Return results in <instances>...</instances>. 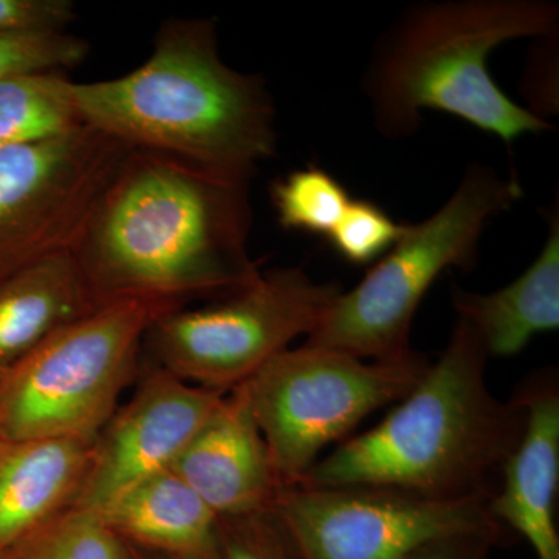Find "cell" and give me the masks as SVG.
Here are the masks:
<instances>
[{
    "instance_id": "8992f818",
    "label": "cell",
    "mask_w": 559,
    "mask_h": 559,
    "mask_svg": "<svg viewBox=\"0 0 559 559\" xmlns=\"http://www.w3.org/2000/svg\"><path fill=\"white\" fill-rule=\"evenodd\" d=\"M179 308L119 300L53 331L0 377V439L97 440L138 371L150 326Z\"/></svg>"
},
{
    "instance_id": "ffe728a7",
    "label": "cell",
    "mask_w": 559,
    "mask_h": 559,
    "mask_svg": "<svg viewBox=\"0 0 559 559\" xmlns=\"http://www.w3.org/2000/svg\"><path fill=\"white\" fill-rule=\"evenodd\" d=\"M0 559H124V550L97 511L70 507Z\"/></svg>"
},
{
    "instance_id": "7c38bea8",
    "label": "cell",
    "mask_w": 559,
    "mask_h": 559,
    "mask_svg": "<svg viewBox=\"0 0 559 559\" xmlns=\"http://www.w3.org/2000/svg\"><path fill=\"white\" fill-rule=\"evenodd\" d=\"M170 469L218 518L271 510L285 488L240 388L224 395Z\"/></svg>"
},
{
    "instance_id": "9c48e42d",
    "label": "cell",
    "mask_w": 559,
    "mask_h": 559,
    "mask_svg": "<svg viewBox=\"0 0 559 559\" xmlns=\"http://www.w3.org/2000/svg\"><path fill=\"white\" fill-rule=\"evenodd\" d=\"M130 151L86 124L0 151V285L72 252Z\"/></svg>"
},
{
    "instance_id": "ba28073f",
    "label": "cell",
    "mask_w": 559,
    "mask_h": 559,
    "mask_svg": "<svg viewBox=\"0 0 559 559\" xmlns=\"http://www.w3.org/2000/svg\"><path fill=\"white\" fill-rule=\"evenodd\" d=\"M341 293L340 283L318 282L300 267L261 271L226 299L160 316L143 348L179 380L229 393L297 337L310 336Z\"/></svg>"
},
{
    "instance_id": "d4e9b609",
    "label": "cell",
    "mask_w": 559,
    "mask_h": 559,
    "mask_svg": "<svg viewBox=\"0 0 559 559\" xmlns=\"http://www.w3.org/2000/svg\"><path fill=\"white\" fill-rule=\"evenodd\" d=\"M499 540L484 535H460L432 540L403 559H487Z\"/></svg>"
},
{
    "instance_id": "3957f363",
    "label": "cell",
    "mask_w": 559,
    "mask_h": 559,
    "mask_svg": "<svg viewBox=\"0 0 559 559\" xmlns=\"http://www.w3.org/2000/svg\"><path fill=\"white\" fill-rule=\"evenodd\" d=\"M487 353L457 319L425 377L367 432L320 457L301 484L396 489L437 500H488L525 426L521 396L488 389Z\"/></svg>"
},
{
    "instance_id": "52a82bcc",
    "label": "cell",
    "mask_w": 559,
    "mask_h": 559,
    "mask_svg": "<svg viewBox=\"0 0 559 559\" xmlns=\"http://www.w3.org/2000/svg\"><path fill=\"white\" fill-rule=\"evenodd\" d=\"M429 366L415 349L360 359L305 344L280 353L240 389L278 479L290 487L305 480L326 447L409 395Z\"/></svg>"
},
{
    "instance_id": "cb8c5ba5",
    "label": "cell",
    "mask_w": 559,
    "mask_h": 559,
    "mask_svg": "<svg viewBox=\"0 0 559 559\" xmlns=\"http://www.w3.org/2000/svg\"><path fill=\"white\" fill-rule=\"evenodd\" d=\"M75 20L70 0H0V32L66 31Z\"/></svg>"
},
{
    "instance_id": "603a6c76",
    "label": "cell",
    "mask_w": 559,
    "mask_h": 559,
    "mask_svg": "<svg viewBox=\"0 0 559 559\" xmlns=\"http://www.w3.org/2000/svg\"><path fill=\"white\" fill-rule=\"evenodd\" d=\"M221 559H300L274 509L219 518Z\"/></svg>"
},
{
    "instance_id": "7402d4cb",
    "label": "cell",
    "mask_w": 559,
    "mask_h": 559,
    "mask_svg": "<svg viewBox=\"0 0 559 559\" xmlns=\"http://www.w3.org/2000/svg\"><path fill=\"white\" fill-rule=\"evenodd\" d=\"M406 229L380 205L353 200L326 240L342 260L355 266H367L382 259Z\"/></svg>"
},
{
    "instance_id": "2e32d148",
    "label": "cell",
    "mask_w": 559,
    "mask_h": 559,
    "mask_svg": "<svg viewBox=\"0 0 559 559\" xmlns=\"http://www.w3.org/2000/svg\"><path fill=\"white\" fill-rule=\"evenodd\" d=\"M97 513L120 539L194 559L218 557V514L171 469L127 489Z\"/></svg>"
},
{
    "instance_id": "5b68a950",
    "label": "cell",
    "mask_w": 559,
    "mask_h": 559,
    "mask_svg": "<svg viewBox=\"0 0 559 559\" xmlns=\"http://www.w3.org/2000/svg\"><path fill=\"white\" fill-rule=\"evenodd\" d=\"M524 197L521 180L473 164L429 218L406 224L400 240L348 293L340 294L305 344L360 359L409 352L412 322L430 286L444 271H471L489 221Z\"/></svg>"
},
{
    "instance_id": "4fadbf2b",
    "label": "cell",
    "mask_w": 559,
    "mask_h": 559,
    "mask_svg": "<svg viewBox=\"0 0 559 559\" xmlns=\"http://www.w3.org/2000/svg\"><path fill=\"white\" fill-rule=\"evenodd\" d=\"M525 409L524 432L507 460L489 513L527 539L536 559H559V385L546 370L518 389Z\"/></svg>"
},
{
    "instance_id": "44dd1931",
    "label": "cell",
    "mask_w": 559,
    "mask_h": 559,
    "mask_svg": "<svg viewBox=\"0 0 559 559\" xmlns=\"http://www.w3.org/2000/svg\"><path fill=\"white\" fill-rule=\"evenodd\" d=\"M90 44L66 31L0 32V81L64 73L84 61Z\"/></svg>"
},
{
    "instance_id": "9a60e30c",
    "label": "cell",
    "mask_w": 559,
    "mask_h": 559,
    "mask_svg": "<svg viewBox=\"0 0 559 559\" xmlns=\"http://www.w3.org/2000/svg\"><path fill=\"white\" fill-rule=\"evenodd\" d=\"M547 223L549 235L538 257L510 285L488 294L452 286L457 319L479 337L488 358H513L539 334L559 329L558 201Z\"/></svg>"
},
{
    "instance_id": "ac0fdd59",
    "label": "cell",
    "mask_w": 559,
    "mask_h": 559,
    "mask_svg": "<svg viewBox=\"0 0 559 559\" xmlns=\"http://www.w3.org/2000/svg\"><path fill=\"white\" fill-rule=\"evenodd\" d=\"M64 73L0 81V151L81 127Z\"/></svg>"
},
{
    "instance_id": "277c9868",
    "label": "cell",
    "mask_w": 559,
    "mask_h": 559,
    "mask_svg": "<svg viewBox=\"0 0 559 559\" xmlns=\"http://www.w3.org/2000/svg\"><path fill=\"white\" fill-rule=\"evenodd\" d=\"M554 0H444L412 7L378 44L364 79L374 127L414 135L425 110L450 114L513 145L551 131L547 119L511 100L488 69L492 51L521 38H557Z\"/></svg>"
},
{
    "instance_id": "5bb4252c",
    "label": "cell",
    "mask_w": 559,
    "mask_h": 559,
    "mask_svg": "<svg viewBox=\"0 0 559 559\" xmlns=\"http://www.w3.org/2000/svg\"><path fill=\"white\" fill-rule=\"evenodd\" d=\"M94 443L0 439V557L73 507Z\"/></svg>"
},
{
    "instance_id": "6da1fadb",
    "label": "cell",
    "mask_w": 559,
    "mask_h": 559,
    "mask_svg": "<svg viewBox=\"0 0 559 559\" xmlns=\"http://www.w3.org/2000/svg\"><path fill=\"white\" fill-rule=\"evenodd\" d=\"M250 182L131 148L72 250L97 307L128 299L221 300L261 272L249 252Z\"/></svg>"
},
{
    "instance_id": "e0dca14e",
    "label": "cell",
    "mask_w": 559,
    "mask_h": 559,
    "mask_svg": "<svg viewBox=\"0 0 559 559\" xmlns=\"http://www.w3.org/2000/svg\"><path fill=\"white\" fill-rule=\"evenodd\" d=\"M95 308L72 252L7 280L0 285V377L53 331Z\"/></svg>"
},
{
    "instance_id": "8fae6325",
    "label": "cell",
    "mask_w": 559,
    "mask_h": 559,
    "mask_svg": "<svg viewBox=\"0 0 559 559\" xmlns=\"http://www.w3.org/2000/svg\"><path fill=\"white\" fill-rule=\"evenodd\" d=\"M224 395L154 366L98 433L73 507L100 511L127 489L170 469Z\"/></svg>"
},
{
    "instance_id": "30bf717a",
    "label": "cell",
    "mask_w": 559,
    "mask_h": 559,
    "mask_svg": "<svg viewBox=\"0 0 559 559\" xmlns=\"http://www.w3.org/2000/svg\"><path fill=\"white\" fill-rule=\"evenodd\" d=\"M272 509L300 559H403L450 536L484 535L503 544L509 533L487 500H437L359 485H290Z\"/></svg>"
},
{
    "instance_id": "d6986e66",
    "label": "cell",
    "mask_w": 559,
    "mask_h": 559,
    "mask_svg": "<svg viewBox=\"0 0 559 559\" xmlns=\"http://www.w3.org/2000/svg\"><path fill=\"white\" fill-rule=\"evenodd\" d=\"M352 201L344 183L320 167L290 171L271 187L280 226L314 237L329 238Z\"/></svg>"
},
{
    "instance_id": "7a4b0ae2",
    "label": "cell",
    "mask_w": 559,
    "mask_h": 559,
    "mask_svg": "<svg viewBox=\"0 0 559 559\" xmlns=\"http://www.w3.org/2000/svg\"><path fill=\"white\" fill-rule=\"evenodd\" d=\"M81 123L154 151L252 180L277 153L266 81L221 58L212 17L168 20L142 66L119 79L72 83Z\"/></svg>"
}]
</instances>
